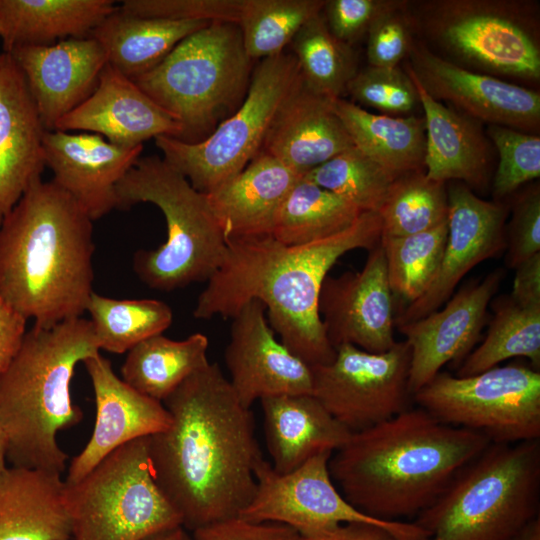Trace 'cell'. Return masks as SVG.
Listing matches in <instances>:
<instances>
[{"instance_id": "4316f807", "label": "cell", "mask_w": 540, "mask_h": 540, "mask_svg": "<svg viewBox=\"0 0 540 540\" xmlns=\"http://www.w3.org/2000/svg\"><path fill=\"white\" fill-rule=\"evenodd\" d=\"M301 176L260 152L239 174L208 193L226 241L271 235L283 201Z\"/></svg>"}, {"instance_id": "db71d44e", "label": "cell", "mask_w": 540, "mask_h": 540, "mask_svg": "<svg viewBox=\"0 0 540 540\" xmlns=\"http://www.w3.org/2000/svg\"><path fill=\"white\" fill-rule=\"evenodd\" d=\"M507 540H540V516L531 520Z\"/></svg>"}, {"instance_id": "9c48e42d", "label": "cell", "mask_w": 540, "mask_h": 540, "mask_svg": "<svg viewBox=\"0 0 540 540\" xmlns=\"http://www.w3.org/2000/svg\"><path fill=\"white\" fill-rule=\"evenodd\" d=\"M252 61L237 23L211 22L133 81L179 122V140L198 142L245 98Z\"/></svg>"}, {"instance_id": "836d02e7", "label": "cell", "mask_w": 540, "mask_h": 540, "mask_svg": "<svg viewBox=\"0 0 540 540\" xmlns=\"http://www.w3.org/2000/svg\"><path fill=\"white\" fill-rule=\"evenodd\" d=\"M362 213L354 204L304 174L283 201L271 235L289 246L309 244L344 231Z\"/></svg>"}, {"instance_id": "4dcf8cb0", "label": "cell", "mask_w": 540, "mask_h": 540, "mask_svg": "<svg viewBox=\"0 0 540 540\" xmlns=\"http://www.w3.org/2000/svg\"><path fill=\"white\" fill-rule=\"evenodd\" d=\"M211 22L146 18L118 6L90 34L105 51L107 63L135 80L157 66L183 39Z\"/></svg>"}, {"instance_id": "8d00e7d4", "label": "cell", "mask_w": 540, "mask_h": 540, "mask_svg": "<svg viewBox=\"0 0 540 540\" xmlns=\"http://www.w3.org/2000/svg\"><path fill=\"white\" fill-rule=\"evenodd\" d=\"M290 44L305 84L327 98H342L358 71L356 60L351 46L331 34L322 12L307 21Z\"/></svg>"}, {"instance_id": "83f0119b", "label": "cell", "mask_w": 540, "mask_h": 540, "mask_svg": "<svg viewBox=\"0 0 540 540\" xmlns=\"http://www.w3.org/2000/svg\"><path fill=\"white\" fill-rule=\"evenodd\" d=\"M265 440L278 473L290 472L322 452H334L352 433L312 394L260 399Z\"/></svg>"}, {"instance_id": "d6986e66", "label": "cell", "mask_w": 540, "mask_h": 540, "mask_svg": "<svg viewBox=\"0 0 540 540\" xmlns=\"http://www.w3.org/2000/svg\"><path fill=\"white\" fill-rule=\"evenodd\" d=\"M503 274L502 269L494 270L483 280L463 286L447 300L443 309L396 326L411 351L409 390L412 396L445 364L461 363L472 351Z\"/></svg>"}, {"instance_id": "5bb4252c", "label": "cell", "mask_w": 540, "mask_h": 540, "mask_svg": "<svg viewBox=\"0 0 540 540\" xmlns=\"http://www.w3.org/2000/svg\"><path fill=\"white\" fill-rule=\"evenodd\" d=\"M410 359L406 341L382 353L340 345L330 363L311 367L312 395L351 433L360 432L411 408Z\"/></svg>"}, {"instance_id": "484cf974", "label": "cell", "mask_w": 540, "mask_h": 540, "mask_svg": "<svg viewBox=\"0 0 540 540\" xmlns=\"http://www.w3.org/2000/svg\"><path fill=\"white\" fill-rule=\"evenodd\" d=\"M423 108L424 170L430 179L483 188L489 181L491 148L479 122L431 97L407 70Z\"/></svg>"}, {"instance_id": "3957f363", "label": "cell", "mask_w": 540, "mask_h": 540, "mask_svg": "<svg viewBox=\"0 0 540 540\" xmlns=\"http://www.w3.org/2000/svg\"><path fill=\"white\" fill-rule=\"evenodd\" d=\"M491 442L442 423L421 407L352 433L329 459V472L356 509L385 521L416 517L456 473Z\"/></svg>"}, {"instance_id": "ee69618b", "label": "cell", "mask_w": 540, "mask_h": 540, "mask_svg": "<svg viewBox=\"0 0 540 540\" xmlns=\"http://www.w3.org/2000/svg\"><path fill=\"white\" fill-rule=\"evenodd\" d=\"M414 34L407 1L387 0L366 34L369 66L399 67L410 53Z\"/></svg>"}, {"instance_id": "f6af8a7d", "label": "cell", "mask_w": 540, "mask_h": 540, "mask_svg": "<svg viewBox=\"0 0 540 540\" xmlns=\"http://www.w3.org/2000/svg\"><path fill=\"white\" fill-rule=\"evenodd\" d=\"M243 0H125L128 15L174 21L239 22Z\"/></svg>"}, {"instance_id": "f546056e", "label": "cell", "mask_w": 540, "mask_h": 540, "mask_svg": "<svg viewBox=\"0 0 540 540\" xmlns=\"http://www.w3.org/2000/svg\"><path fill=\"white\" fill-rule=\"evenodd\" d=\"M116 8L113 0H0L4 52L89 37Z\"/></svg>"}, {"instance_id": "816d5d0a", "label": "cell", "mask_w": 540, "mask_h": 540, "mask_svg": "<svg viewBox=\"0 0 540 540\" xmlns=\"http://www.w3.org/2000/svg\"><path fill=\"white\" fill-rule=\"evenodd\" d=\"M297 540H399L395 534L382 526L368 523H345L332 529L298 536Z\"/></svg>"}, {"instance_id": "d4e9b609", "label": "cell", "mask_w": 540, "mask_h": 540, "mask_svg": "<svg viewBox=\"0 0 540 540\" xmlns=\"http://www.w3.org/2000/svg\"><path fill=\"white\" fill-rule=\"evenodd\" d=\"M334 100L310 89L300 75L276 111L260 152L304 175L353 147Z\"/></svg>"}, {"instance_id": "4fadbf2b", "label": "cell", "mask_w": 540, "mask_h": 540, "mask_svg": "<svg viewBox=\"0 0 540 540\" xmlns=\"http://www.w3.org/2000/svg\"><path fill=\"white\" fill-rule=\"evenodd\" d=\"M332 452H322L296 469L278 473L263 458L256 464V488L239 518L276 522L308 536L345 523H368L391 530L399 540H427L414 522L373 518L352 506L341 494L329 472Z\"/></svg>"}, {"instance_id": "ab89813d", "label": "cell", "mask_w": 540, "mask_h": 540, "mask_svg": "<svg viewBox=\"0 0 540 540\" xmlns=\"http://www.w3.org/2000/svg\"><path fill=\"white\" fill-rule=\"evenodd\" d=\"M447 233L446 221L424 232L380 238L393 296L409 305L427 291L439 269Z\"/></svg>"}, {"instance_id": "8992f818", "label": "cell", "mask_w": 540, "mask_h": 540, "mask_svg": "<svg viewBox=\"0 0 540 540\" xmlns=\"http://www.w3.org/2000/svg\"><path fill=\"white\" fill-rule=\"evenodd\" d=\"M540 439L490 443L413 521L427 540H507L539 516Z\"/></svg>"}, {"instance_id": "2e32d148", "label": "cell", "mask_w": 540, "mask_h": 540, "mask_svg": "<svg viewBox=\"0 0 540 540\" xmlns=\"http://www.w3.org/2000/svg\"><path fill=\"white\" fill-rule=\"evenodd\" d=\"M447 196L448 233L439 269L427 291L395 317V326L438 310L471 269L506 248L508 210L502 202L481 199L456 181L447 186Z\"/></svg>"}, {"instance_id": "7402d4cb", "label": "cell", "mask_w": 540, "mask_h": 540, "mask_svg": "<svg viewBox=\"0 0 540 540\" xmlns=\"http://www.w3.org/2000/svg\"><path fill=\"white\" fill-rule=\"evenodd\" d=\"M143 145L122 147L89 132L45 131V166L53 181L97 220L117 208L118 183L141 157Z\"/></svg>"}, {"instance_id": "ac0fdd59", "label": "cell", "mask_w": 540, "mask_h": 540, "mask_svg": "<svg viewBox=\"0 0 540 540\" xmlns=\"http://www.w3.org/2000/svg\"><path fill=\"white\" fill-rule=\"evenodd\" d=\"M231 319L225 363L230 385L244 407L250 409L269 396L312 394L311 367L276 339L262 303H246Z\"/></svg>"}, {"instance_id": "11a10c76", "label": "cell", "mask_w": 540, "mask_h": 540, "mask_svg": "<svg viewBox=\"0 0 540 540\" xmlns=\"http://www.w3.org/2000/svg\"><path fill=\"white\" fill-rule=\"evenodd\" d=\"M7 452H8L7 436L5 434L4 429L2 428L0 424V475L7 468L6 466Z\"/></svg>"}, {"instance_id": "d6a6232c", "label": "cell", "mask_w": 540, "mask_h": 540, "mask_svg": "<svg viewBox=\"0 0 540 540\" xmlns=\"http://www.w3.org/2000/svg\"><path fill=\"white\" fill-rule=\"evenodd\" d=\"M208 337L194 333L184 340L151 336L127 352L122 379L138 392L163 402L187 378L206 366Z\"/></svg>"}, {"instance_id": "d590c367", "label": "cell", "mask_w": 540, "mask_h": 540, "mask_svg": "<svg viewBox=\"0 0 540 540\" xmlns=\"http://www.w3.org/2000/svg\"><path fill=\"white\" fill-rule=\"evenodd\" d=\"M86 311L99 349L116 354L162 334L173 321L170 306L157 299H114L93 292Z\"/></svg>"}, {"instance_id": "7bdbcfd3", "label": "cell", "mask_w": 540, "mask_h": 540, "mask_svg": "<svg viewBox=\"0 0 540 540\" xmlns=\"http://www.w3.org/2000/svg\"><path fill=\"white\" fill-rule=\"evenodd\" d=\"M346 92L360 104L389 116L413 115L411 113L420 104L412 79L399 67L368 65L357 71Z\"/></svg>"}, {"instance_id": "9a60e30c", "label": "cell", "mask_w": 540, "mask_h": 540, "mask_svg": "<svg viewBox=\"0 0 540 540\" xmlns=\"http://www.w3.org/2000/svg\"><path fill=\"white\" fill-rule=\"evenodd\" d=\"M405 63L423 89L456 111L489 125L530 132L540 124V94L498 77L463 68L414 41Z\"/></svg>"}, {"instance_id": "681fc988", "label": "cell", "mask_w": 540, "mask_h": 540, "mask_svg": "<svg viewBox=\"0 0 540 540\" xmlns=\"http://www.w3.org/2000/svg\"><path fill=\"white\" fill-rule=\"evenodd\" d=\"M26 319L0 298V379L16 356L26 334Z\"/></svg>"}, {"instance_id": "8fae6325", "label": "cell", "mask_w": 540, "mask_h": 540, "mask_svg": "<svg viewBox=\"0 0 540 540\" xmlns=\"http://www.w3.org/2000/svg\"><path fill=\"white\" fill-rule=\"evenodd\" d=\"M299 77L292 53L263 59L252 72L239 108L207 137L185 142L158 136L155 144L163 159L193 188L208 194L239 174L260 153L276 111Z\"/></svg>"}, {"instance_id": "7c38bea8", "label": "cell", "mask_w": 540, "mask_h": 540, "mask_svg": "<svg viewBox=\"0 0 540 540\" xmlns=\"http://www.w3.org/2000/svg\"><path fill=\"white\" fill-rule=\"evenodd\" d=\"M412 399L442 423L491 443L540 439V372L533 367L508 364L464 377L440 371Z\"/></svg>"}, {"instance_id": "5b68a950", "label": "cell", "mask_w": 540, "mask_h": 540, "mask_svg": "<svg viewBox=\"0 0 540 540\" xmlns=\"http://www.w3.org/2000/svg\"><path fill=\"white\" fill-rule=\"evenodd\" d=\"M99 352L92 323L83 317L26 332L0 379V424L12 466L65 470L68 455L57 433L83 418L71 400V379L79 362Z\"/></svg>"}, {"instance_id": "ba28073f", "label": "cell", "mask_w": 540, "mask_h": 540, "mask_svg": "<svg viewBox=\"0 0 540 540\" xmlns=\"http://www.w3.org/2000/svg\"><path fill=\"white\" fill-rule=\"evenodd\" d=\"M415 34L463 68L540 79L539 9L529 0L407 1Z\"/></svg>"}, {"instance_id": "bcb514c9", "label": "cell", "mask_w": 540, "mask_h": 540, "mask_svg": "<svg viewBox=\"0 0 540 540\" xmlns=\"http://www.w3.org/2000/svg\"><path fill=\"white\" fill-rule=\"evenodd\" d=\"M506 248V263L513 269L540 253L539 184L532 185L516 198L512 218L506 228Z\"/></svg>"}, {"instance_id": "f1b7e54d", "label": "cell", "mask_w": 540, "mask_h": 540, "mask_svg": "<svg viewBox=\"0 0 540 540\" xmlns=\"http://www.w3.org/2000/svg\"><path fill=\"white\" fill-rule=\"evenodd\" d=\"M0 540H71L61 474L5 469L0 475Z\"/></svg>"}, {"instance_id": "30bf717a", "label": "cell", "mask_w": 540, "mask_h": 540, "mask_svg": "<svg viewBox=\"0 0 540 540\" xmlns=\"http://www.w3.org/2000/svg\"><path fill=\"white\" fill-rule=\"evenodd\" d=\"M64 498L71 540H141L182 525L153 476L149 437L120 446L80 480H64Z\"/></svg>"}, {"instance_id": "60d3db41", "label": "cell", "mask_w": 540, "mask_h": 540, "mask_svg": "<svg viewBox=\"0 0 540 540\" xmlns=\"http://www.w3.org/2000/svg\"><path fill=\"white\" fill-rule=\"evenodd\" d=\"M305 176L351 202L362 212H377L396 179L354 146L310 170Z\"/></svg>"}, {"instance_id": "1f68e13d", "label": "cell", "mask_w": 540, "mask_h": 540, "mask_svg": "<svg viewBox=\"0 0 540 540\" xmlns=\"http://www.w3.org/2000/svg\"><path fill=\"white\" fill-rule=\"evenodd\" d=\"M333 108L353 146L395 178L424 170L425 123L423 117L374 114L352 101L338 98Z\"/></svg>"}, {"instance_id": "74e56055", "label": "cell", "mask_w": 540, "mask_h": 540, "mask_svg": "<svg viewBox=\"0 0 540 540\" xmlns=\"http://www.w3.org/2000/svg\"><path fill=\"white\" fill-rule=\"evenodd\" d=\"M381 237H402L430 230L448 219L446 183L427 177L425 170L397 177L377 211Z\"/></svg>"}, {"instance_id": "c3c4849f", "label": "cell", "mask_w": 540, "mask_h": 540, "mask_svg": "<svg viewBox=\"0 0 540 540\" xmlns=\"http://www.w3.org/2000/svg\"><path fill=\"white\" fill-rule=\"evenodd\" d=\"M194 540H297L299 534L276 522L254 523L239 517L192 531Z\"/></svg>"}, {"instance_id": "ffe728a7", "label": "cell", "mask_w": 540, "mask_h": 540, "mask_svg": "<svg viewBox=\"0 0 540 540\" xmlns=\"http://www.w3.org/2000/svg\"><path fill=\"white\" fill-rule=\"evenodd\" d=\"M82 363L93 387L96 418L89 441L71 460L65 479L68 483L80 480L120 446L160 433L171 424L163 402L128 385L100 352Z\"/></svg>"}, {"instance_id": "7dc6e473", "label": "cell", "mask_w": 540, "mask_h": 540, "mask_svg": "<svg viewBox=\"0 0 540 540\" xmlns=\"http://www.w3.org/2000/svg\"><path fill=\"white\" fill-rule=\"evenodd\" d=\"M387 0H328L322 10L331 34L351 46L365 36Z\"/></svg>"}, {"instance_id": "e0dca14e", "label": "cell", "mask_w": 540, "mask_h": 540, "mask_svg": "<svg viewBox=\"0 0 540 540\" xmlns=\"http://www.w3.org/2000/svg\"><path fill=\"white\" fill-rule=\"evenodd\" d=\"M393 297L380 242L369 250L360 271L328 275L320 292L319 314L333 348L351 344L372 353L389 350L396 343Z\"/></svg>"}, {"instance_id": "f5cc1de1", "label": "cell", "mask_w": 540, "mask_h": 540, "mask_svg": "<svg viewBox=\"0 0 540 540\" xmlns=\"http://www.w3.org/2000/svg\"><path fill=\"white\" fill-rule=\"evenodd\" d=\"M141 540H194L193 536L188 533V530L182 526H175L153 533Z\"/></svg>"}, {"instance_id": "603a6c76", "label": "cell", "mask_w": 540, "mask_h": 540, "mask_svg": "<svg viewBox=\"0 0 540 540\" xmlns=\"http://www.w3.org/2000/svg\"><path fill=\"white\" fill-rule=\"evenodd\" d=\"M55 130L98 134L122 147L141 146L158 136L179 139L182 134L172 115L108 63L95 91L64 116Z\"/></svg>"}, {"instance_id": "cb8c5ba5", "label": "cell", "mask_w": 540, "mask_h": 540, "mask_svg": "<svg viewBox=\"0 0 540 540\" xmlns=\"http://www.w3.org/2000/svg\"><path fill=\"white\" fill-rule=\"evenodd\" d=\"M45 128L25 77L0 53V224L44 170Z\"/></svg>"}, {"instance_id": "277c9868", "label": "cell", "mask_w": 540, "mask_h": 540, "mask_svg": "<svg viewBox=\"0 0 540 540\" xmlns=\"http://www.w3.org/2000/svg\"><path fill=\"white\" fill-rule=\"evenodd\" d=\"M92 223L53 180L35 181L0 224V298L36 326L82 317L94 292Z\"/></svg>"}, {"instance_id": "b9f144b4", "label": "cell", "mask_w": 540, "mask_h": 540, "mask_svg": "<svg viewBox=\"0 0 540 540\" xmlns=\"http://www.w3.org/2000/svg\"><path fill=\"white\" fill-rule=\"evenodd\" d=\"M499 162L492 181L496 202L510 196L523 184L540 176V137L500 125H488Z\"/></svg>"}, {"instance_id": "f35d334b", "label": "cell", "mask_w": 540, "mask_h": 540, "mask_svg": "<svg viewBox=\"0 0 540 540\" xmlns=\"http://www.w3.org/2000/svg\"><path fill=\"white\" fill-rule=\"evenodd\" d=\"M325 0H243L238 26L248 56L266 59L284 53L300 28L321 13Z\"/></svg>"}, {"instance_id": "7a4b0ae2", "label": "cell", "mask_w": 540, "mask_h": 540, "mask_svg": "<svg viewBox=\"0 0 540 540\" xmlns=\"http://www.w3.org/2000/svg\"><path fill=\"white\" fill-rule=\"evenodd\" d=\"M377 212H363L344 231L309 244L289 246L272 235L228 239L224 258L197 299V319L232 318L250 301H259L279 340L310 367L330 363V344L319 314L325 278L349 251L380 242Z\"/></svg>"}, {"instance_id": "6da1fadb", "label": "cell", "mask_w": 540, "mask_h": 540, "mask_svg": "<svg viewBox=\"0 0 540 540\" xmlns=\"http://www.w3.org/2000/svg\"><path fill=\"white\" fill-rule=\"evenodd\" d=\"M163 404L170 426L149 437L153 476L194 531L238 517L256 488L263 458L252 412L217 363L187 378Z\"/></svg>"}, {"instance_id": "e575fe53", "label": "cell", "mask_w": 540, "mask_h": 540, "mask_svg": "<svg viewBox=\"0 0 540 540\" xmlns=\"http://www.w3.org/2000/svg\"><path fill=\"white\" fill-rule=\"evenodd\" d=\"M498 301L484 340L460 363L456 376L475 375L515 357L539 370L540 306H521L510 297Z\"/></svg>"}, {"instance_id": "44dd1931", "label": "cell", "mask_w": 540, "mask_h": 540, "mask_svg": "<svg viewBox=\"0 0 540 540\" xmlns=\"http://www.w3.org/2000/svg\"><path fill=\"white\" fill-rule=\"evenodd\" d=\"M9 54L25 77L46 131L55 130L64 116L91 96L107 64L104 49L90 36L21 46Z\"/></svg>"}, {"instance_id": "52a82bcc", "label": "cell", "mask_w": 540, "mask_h": 540, "mask_svg": "<svg viewBox=\"0 0 540 540\" xmlns=\"http://www.w3.org/2000/svg\"><path fill=\"white\" fill-rule=\"evenodd\" d=\"M116 194L119 209L148 202L165 218L166 241L133 257V269L148 287L173 291L207 281L218 269L227 242L208 196L163 157L141 156L118 183Z\"/></svg>"}, {"instance_id": "f907efd6", "label": "cell", "mask_w": 540, "mask_h": 540, "mask_svg": "<svg viewBox=\"0 0 540 540\" xmlns=\"http://www.w3.org/2000/svg\"><path fill=\"white\" fill-rule=\"evenodd\" d=\"M515 270L509 297L521 306H540V253L519 264Z\"/></svg>"}]
</instances>
